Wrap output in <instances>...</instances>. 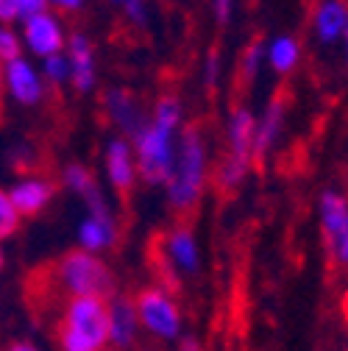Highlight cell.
<instances>
[{"mask_svg":"<svg viewBox=\"0 0 348 351\" xmlns=\"http://www.w3.org/2000/svg\"><path fill=\"white\" fill-rule=\"evenodd\" d=\"M182 98L164 93L159 95L148 123L140 128V134L132 140L134 143V156H137V173L142 182L156 187L167 184L173 159H176V131L182 125Z\"/></svg>","mask_w":348,"mask_h":351,"instance_id":"6da1fadb","label":"cell"},{"mask_svg":"<svg viewBox=\"0 0 348 351\" xmlns=\"http://www.w3.org/2000/svg\"><path fill=\"white\" fill-rule=\"evenodd\" d=\"M206 187V140L198 123H190L176 143V159L167 179V201L179 221H190Z\"/></svg>","mask_w":348,"mask_h":351,"instance_id":"7a4b0ae2","label":"cell"},{"mask_svg":"<svg viewBox=\"0 0 348 351\" xmlns=\"http://www.w3.org/2000/svg\"><path fill=\"white\" fill-rule=\"evenodd\" d=\"M56 332L62 351H103L109 343V301L95 295H70Z\"/></svg>","mask_w":348,"mask_h":351,"instance_id":"3957f363","label":"cell"},{"mask_svg":"<svg viewBox=\"0 0 348 351\" xmlns=\"http://www.w3.org/2000/svg\"><path fill=\"white\" fill-rule=\"evenodd\" d=\"M51 276H56L59 287L67 295H95V298H112L117 295V282L112 268L101 256H95L86 248H75L59 256Z\"/></svg>","mask_w":348,"mask_h":351,"instance_id":"277c9868","label":"cell"},{"mask_svg":"<svg viewBox=\"0 0 348 351\" xmlns=\"http://www.w3.org/2000/svg\"><path fill=\"white\" fill-rule=\"evenodd\" d=\"M134 306H137V318L140 324L153 332L162 340H173L182 335V313L179 304L173 301V295L162 287H142L134 295Z\"/></svg>","mask_w":348,"mask_h":351,"instance_id":"5b68a950","label":"cell"},{"mask_svg":"<svg viewBox=\"0 0 348 351\" xmlns=\"http://www.w3.org/2000/svg\"><path fill=\"white\" fill-rule=\"evenodd\" d=\"M321 232L332 268H348V198L343 193L321 195Z\"/></svg>","mask_w":348,"mask_h":351,"instance_id":"8992f818","label":"cell"},{"mask_svg":"<svg viewBox=\"0 0 348 351\" xmlns=\"http://www.w3.org/2000/svg\"><path fill=\"white\" fill-rule=\"evenodd\" d=\"M103 109H106L112 125L120 131V134H125L128 140H134L140 134V128L148 123V114H145L140 95L125 90V86H112V90L103 95Z\"/></svg>","mask_w":348,"mask_h":351,"instance_id":"52a82bcc","label":"cell"},{"mask_svg":"<svg viewBox=\"0 0 348 351\" xmlns=\"http://www.w3.org/2000/svg\"><path fill=\"white\" fill-rule=\"evenodd\" d=\"M290 109V90L282 86V90L268 101L262 117L256 120V131H253V162L262 165L268 159V154L273 151L282 128H284V117Z\"/></svg>","mask_w":348,"mask_h":351,"instance_id":"ba28073f","label":"cell"},{"mask_svg":"<svg viewBox=\"0 0 348 351\" xmlns=\"http://www.w3.org/2000/svg\"><path fill=\"white\" fill-rule=\"evenodd\" d=\"M23 23H25L23 25V39H25V45L31 48V53L48 59V56L64 51L67 39H64V31H62L59 17H53L48 12H39V14L23 20Z\"/></svg>","mask_w":348,"mask_h":351,"instance_id":"9c48e42d","label":"cell"},{"mask_svg":"<svg viewBox=\"0 0 348 351\" xmlns=\"http://www.w3.org/2000/svg\"><path fill=\"white\" fill-rule=\"evenodd\" d=\"M106 176L114 187V193L128 201L137 187V162H134V148L128 140L114 137L106 145Z\"/></svg>","mask_w":348,"mask_h":351,"instance_id":"30bf717a","label":"cell"},{"mask_svg":"<svg viewBox=\"0 0 348 351\" xmlns=\"http://www.w3.org/2000/svg\"><path fill=\"white\" fill-rule=\"evenodd\" d=\"M137 329H140V318H137V306H134V295H112L109 298V343H114V348L125 351L137 343Z\"/></svg>","mask_w":348,"mask_h":351,"instance_id":"8fae6325","label":"cell"},{"mask_svg":"<svg viewBox=\"0 0 348 351\" xmlns=\"http://www.w3.org/2000/svg\"><path fill=\"white\" fill-rule=\"evenodd\" d=\"M3 81H6L9 95L23 106H34L42 101V95H45V86H42L39 73L23 56L3 64Z\"/></svg>","mask_w":348,"mask_h":351,"instance_id":"7c38bea8","label":"cell"},{"mask_svg":"<svg viewBox=\"0 0 348 351\" xmlns=\"http://www.w3.org/2000/svg\"><path fill=\"white\" fill-rule=\"evenodd\" d=\"M67 64H70V84L75 93H90L95 86V51L84 34H73L67 39Z\"/></svg>","mask_w":348,"mask_h":351,"instance_id":"4fadbf2b","label":"cell"},{"mask_svg":"<svg viewBox=\"0 0 348 351\" xmlns=\"http://www.w3.org/2000/svg\"><path fill=\"white\" fill-rule=\"evenodd\" d=\"M53 195H56L53 182L39 179V176H28V179L17 182V184L12 187V193H9V198H12L14 209L20 212V217H23V215H25V217L39 215L42 209H45V206L53 201Z\"/></svg>","mask_w":348,"mask_h":351,"instance_id":"5bb4252c","label":"cell"},{"mask_svg":"<svg viewBox=\"0 0 348 351\" xmlns=\"http://www.w3.org/2000/svg\"><path fill=\"white\" fill-rule=\"evenodd\" d=\"M164 251L173 265H179L182 274H198V243L190 229V221H176L167 234H164Z\"/></svg>","mask_w":348,"mask_h":351,"instance_id":"9a60e30c","label":"cell"},{"mask_svg":"<svg viewBox=\"0 0 348 351\" xmlns=\"http://www.w3.org/2000/svg\"><path fill=\"white\" fill-rule=\"evenodd\" d=\"M253 131H256V117L245 104H237L229 120V154L243 159L245 165L253 162Z\"/></svg>","mask_w":348,"mask_h":351,"instance_id":"2e32d148","label":"cell"},{"mask_svg":"<svg viewBox=\"0 0 348 351\" xmlns=\"http://www.w3.org/2000/svg\"><path fill=\"white\" fill-rule=\"evenodd\" d=\"M348 23V6L345 0H323L315 9V17H312V28H315V36L323 45H332L343 36V28Z\"/></svg>","mask_w":348,"mask_h":351,"instance_id":"e0dca14e","label":"cell"},{"mask_svg":"<svg viewBox=\"0 0 348 351\" xmlns=\"http://www.w3.org/2000/svg\"><path fill=\"white\" fill-rule=\"evenodd\" d=\"M114 240H117V223H114V217H92V215H86V221L78 229L81 248L92 251V254L109 248Z\"/></svg>","mask_w":348,"mask_h":351,"instance_id":"ac0fdd59","label":"cell"},{"mask_svg":"<svg viewBox=\"0 0 348 351\" xmlns=\"http://www.w3.org/2000/svg\"><path fill=\"white\" fill-rule=\"evenodd\" d=\"M248 167H251V165H245L243 159H237V156L226 154L221 162H217V167H214V179H212L214 190L221 193V195H232V193L243 184Z\"/></svg>","mask_w":348,"mask_h":351,"instance_id":"d6986e66","label":"cell"},{"mask_svg":"<svg viewBox=\"0 0 348 351\" xmlns=\"http://www.w3.org/2000/svg\"><path fill=\"white\" fill-rule=\"evenodd\" d=\"M265 56H268V64L276 70V73H290L301 56V45L298 39L290 36V34H282L276 39H271V45L265 48Z\"/></svg>","mask_w":348,"mask_h":351,"instance_id":"ffe728a7","label":"cell"},{"mask_svg":"<svg viewBox=\"0 0 348 351\" xmlns=\"http://www.w3.org/2000/svg\"><path fill=\"white\" fill-rule=\"evenodd\" d=\"M262 56H265L262 39L248 42V48L243 51V59H240V70H237V93H240V95L245 93V86L253 84V78H256V73H259V62H262Z\"/></svg>","mask_w":348,"mask_h":351,"instance_id":"44dd1931","label":"cell"},{"mask_svg":"<svg viewBox=\"0 0 348 351\" xmlns=\"http://www.w3.org/2000/svg\"><path fill=\"white\" fill-rule=\"evenodd\" d=\"M64 184H67L75 195H81L84 201H86V198H92L95 193H101L98 179L92 176V170H90V167H84V165H78V162H73V165L64 167Z\"/></svg>","mask_w":348,"mask_h":351,"instance_id":"7402d4cb","label":"cell"},{"mask_svg":"<svg viewBox=\"0 0 348 351\" xmlns=\"http://www.w3.org/2000/svg\"><path fill=\"white\" fill-rule=\"evenodd\" d=\"M20 229V212L14 209L6 190H0V240H9Z\"/></svg>","mask_w":348,"mask_h":351,"instance_id":"603a6c76","label":"cell"},{"mask_svg":"<svg viewBox=\"0 0 348 351\" xmlns=\"http://www.w3.org/2000/svg\"><path fill=\"white\" fill-rule=\"evenodd\" d=\"M20 53H23V45H20L17 34L12 28H0V64L20 59Z\"/></svg>","mask_w":348,"mask_h":351,"instance_id":"cb8c5ba5","label":"cell"},{"mask_svg":"<svg viewBox=\"0 0 348 351\" xmlns=\"http://www.w3.org/2000/svg\"><path fill=\"white\" fill-rule=\"evenodd\" d=\"M45 78L53 81L56 86L70 81V64H67V56L64 53H53L45 59Z\"/></svg>","mask_w":348,"mask_h":351,"instance_id":"d4e9b609","label":"cell"},{"mask_svg":"<svg viewBox=\"0 0 348 351\" xmlns=\"http://www.w3.org/2000/svg\"><path fill=\"white\" fill-rule=\"evenodd\" d=\"M112 6L123 9V14L132 20L134 25H145L148 23V9H145V0H109Z\"/></svg>","mask_w":348,"mask_h":351,"instance_id":"484cf974","label":"cell"},{"mask_svg":"<svg viewBox=\"0 0 348 351\" xmlns=\"http://www.w3.org/2000/svg\"><path fill=\"white\" fill-rule=\"evenodd\" d=\"M217 78H221V48L212 45L206 53V70H203V86L206 93H214Z\"/></svg>","mask_w":348,"mask_h":351,"instance_id":"4316f807","label":"cell"},{"mask_svg":"<svg viewBox=\"0 0 348 351\" xmlns=\"http://www.w3.org/2000/svg\"><path fill=\"white\" fill-rule=\"evenodd\" d=\"M212 12H214L217 25H226L234 12V0H212Z\"/></svg>","mask_w":348,"mask_h":351,"instance_id":"83f0119b","label":"cell"},{"mask_svg":"<svg viewBox=\"0 0 348 351\" xmlns=\"http://www.w3.org/2000/svg\"><path fill=\"white\" fill-rule=\"evenodd\" d=\"M48 0H17V9H20V20H28L39 12H45Z\"/></svg>","mask_w":348,"mask_h":351,"instance_id":"f1b7e54d","label":"cell"},{"mask_svg":"<svg viewBox=\"0 0 348 351\" xmlns=\"http://www.w3.org/2000/svg\"><path fill=\"white\" fill-rule=\"evenodd\" d=\"M20 20L17 0H0V23H14Z\"/></svg>","mask_w":348,"mask_h":351,"instance_id":"f546056e","label":"cell"},{"mask_svg":"<svg viewBox=\"0 0 348 351\" xmlns=\"http://www.w3.org/2000/svg\"><path fill=\"white\" fill-rule=\"evenodd\" d=\"M48 3H53L59 12H67V14H73V12H78V9L84 6V0H48Z\"/></svg>","mask_w":348,"mask_h":351,"instance_id":"4dcf8cb0","label":"cell"},{"mask_svg":"<svg viewBox=\"0 0 348 351\" xmlns=\"http://www.w3.org/2000/svg\"><path fill=\"white\" fill-rule=\"evenodd\" d=\"M6 351H39V348H36L31 340H14V343H12Z\"/></svg>","mask_w":348,"mask_h":351,"instance_id":"1f68e13d","label":"cell"},{"mask_svg":"<svg viewBox=\"0 0 348 351\" xmlns=\"http://www.w3.org/2000/svg\"><path fill=\"white\" fill-rule=\"evenodd\" d=\"M179 351H203V348H201V343H198L195 337H190V335H187V337L179 343Z\"/></svg>","mask_w":348,"mask_h":351,"instance_id":"d6a6232c","label":"cell"},{"mask_svg":"<svg viewBox=\"0 0 348 351\" xmlns=\"http://www.w3.org/2000/svg\"><path fill=\"white\" fill-rule=\"evenodd\" d=\"M3 101H6V81H3V64H0V120H3Z\"/></svg>","mask_w":348,"mask_h":351,"instance_id":"836d02e7","label":"cell"},{"mask_svg":"<svg viewBox=\"0 0 348 351\" xmlns=\"http://www.w3.org/2000/svg\"><path fill=\"white\" fill-rule=\"evenodd\" d=\"M343 53H345V67H348V23L343 28Z\"/></svg>","mask_w":348,"mask_h":351,"instance_id":"e575fe53","label":"cell"},{"mask_svg":"<svg viewBox=\"0 0 348 351\" xmlns=\"http://www.w3.org/2000/svg\"><path fill=\"white\" fill-rule=\"evenodd\" d=\"M343 318H345V324H348V290L343 293Z\"/></svg>","mask_w":348,"mask_h":351,"instance_id":"d590c367","label":"cell"},{"mask_svg":"<svg viewBox=\"0 0 348 351\" xmlns=\"http://www.w3.org/2000/svg\"><path fill=\"white\" fill-rule=\"evenodd\" d=\"M3 262H6V256H3V251H0V268H3Z\"/></svg>","mask_w":348,"mask_h":351,"instance_id":"8d00e7d4","label":"cell"},{"mask_svg":"<svg viewBox=\"0 0 348 351\" xmlns=\"http://www.w3.org/2000/svg\"><path fill=\"white\" fill-rule=\"evenodd\" d=\"M345 198H348V176H345Z\"/></svg>","mask_w":348,"mask_h":351,"instance_id":"74e56055","label":"cell"},{"mask_svg":"<svg viewBox=\"0 0 348 351\" xmlns=\"http://www.w3.org/2000/svg\"><path fill=\"white\" fill-rule=\"evenodd\" d=\"M103 351H120V348H103Z\"/></svg>","mask_w":348,"mask_h":351,"instance_id":"f35d334b","label":"cell"},{"mask_svg":"<svg viewBox=\"0 0 348 351\" xmlns=\"http://www.w3.org/2000/svg\"><path fill=\"white\" fill-rule=\"evenodd\" d=\"M345 351H348V348H345Z\"/></svg>","mask_w":348,"mask_h":351,"instance_id":"ab89813d","label":"cell"}]
</instances>
